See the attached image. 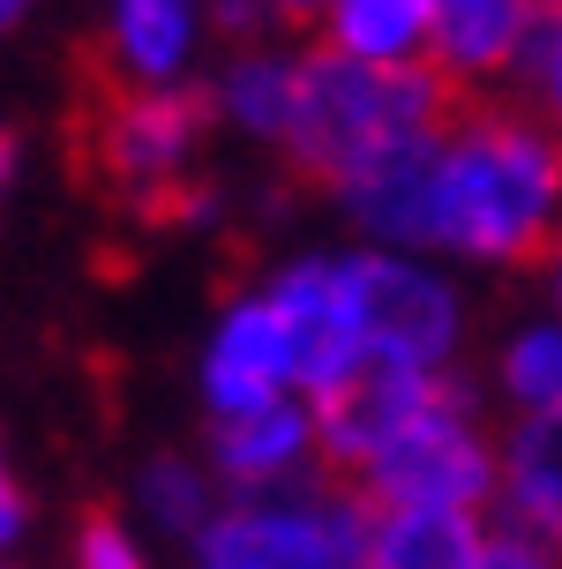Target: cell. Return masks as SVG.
Returning a JSON list of instances; mask_svg holds the SVG:
<instances>
[{
  "label": "cell",
  "instance_id": "cell-18",
  "mask_svg": "<svg viewBox=\"0 0 562 569\" xmlns=\"http://www.w3.org/2000/svg\"><path fill=\"white\" fill-rule=\"evenodd\" d=\"M487 390L510 420H562V322L548 308L517 315L487 352Z\"/></svg>",
  "mask_w": 562,
  "mask_h": 569
},
{
  "label": "cell",
  "instance_id": "cell-5",
  "mask_svg": "<svg viewBox=\"0 0 562 569\" xmlns=\"http://www.w3.org/2000/svg\"><path fill=\"white\" fill-rule=\"evenodd\" d=\"M361 510H443L495 517V427L480 420L473 390H450L421 427H405L391 450L345 480Z\"/></svg>",
  "mask_w": 562,
  "mask_h": 569
},
{
  "label": "cell",
  "instance_id": "cell-3",
  "mask_svg": "<svg viewBox=\"0 0 562 569\" xmlns=\"http://www.w3.org/2000/svg\"><path fill=\"white\" fill-rule=\"evenodd\" d=\"M218 136L203 83L180 90H120L112 83L90 113V166L120 202H136L150 218H196L203 188L196 166Z\"/></svg>",
  "mask_w": 562,
  "mask_h": 569
},
{
  "label": "cell",
  "instance_id": "cell-1",
  "mask_svg": "<svg viewBox=\"0 0 562 569\" xmlns=\"http://www.w3.org/2000/svg\"><path fill=\"white\" fill-rule=\"evenodd\" d=\"M562 240V136L525 98L450 106L435 136L427 256L473 270H540Z\"/></svg>",
  "mask_w": 562,
  "mask_h": 569
},
{
  "label": "cell",
  "instance_id": "cell-4",
  "mask_svg": "<svg viewBox=\"0 0 562 569\" xmlns=\"http://www.w3.org/2000/svg\"><path fill=\"white\" fill-rule=\"evenodd\" d=\"M345 292H353V330L367 360H397L421 375H457L465 352V292L435 256H397V248H337Z\"/></svg>",
  "mask_w": 562,
  "mask_h": 569
},
{
  "label": "cell",
  "instance_id": "cell-15",
  "mask_svg": "<svg viewBox=\"0 0 562 569\" xmlns=\"http://www.w3.org/2000/svg\"><path fill=\"white\" fill-rule=\"evenodd\" d=\"M293 68H300V46H233V60L203 83L210 120L233 128L240 142L278 150L285 142V113H293Z\"/></svg>",
  "mask_w": 562,
  "mask_h": 569
},
{
  "label": "cell",
  "instance_id": "cell-8",
  "mask_svg": "<svg viewBox=\"0 0 562 569\" xmlns=\"http://www.w3.org/2000/svg\"><path fill=\"white\" fill-rule=\"evenodd\" d=\"M196 398H203L210 420L300 398V360H293V338H285V322H278V308H270L263 284H240V292L210 315L203 360H196Z\"/></svg>",
  "mask_w": 562,
  "mask_h": 569
},
{
  "label": "cell",
  "instance_id": "cell-14",
  "mask_svg": "<svg viewBox=\"0 0 562 569\" xmlns=\"http://www.w3.org/2000/svg\"><path fill=\"white\" fill-rule=\"evenodd\" d=\"M495 525L562 547V420H510L495 435Z\"/></svg>",
  "mask_w": 562,
  "mask_h": 569
},
{
  "label": "cell",
  "instance_id": "cell-27",
  "mask_svg": "<svg viewBox=\"0 0 562 569\" xmlns=\"http://www.w3.org/2000/svg\"><path fill=\"white\" fill-rule=\"evenodd\" d=\"M270 8H278V23H323V8H331V0H270Z\"/></svg>",
  "mask_w": 562,
  "mask_h": 569
},
{
  "label": "cell",
  "instance_id": "cell-19",
  "mask_svg": "<svg viewBox=\"0 0 562 569\" xmlns=\"http://www.w3.org/2000/svg\"><path fill=\"white\" fill-rule=\"evenodd\" d=\"M128 502H136V517H128V525H136L142 540H196L203 525H210V517H218V480H210V465H203V457H180V450H166V457H150V465H142L136 472V495H128Z\"/></svg>",
  "mask_w": 562,
  "mask_h": 569
},
{
  "label": "cell",
  "instance_id": "cell-7",
  "mask_svg": "<svg viewBox=\"0 0 562 569\" xmlns=\"http://www.w3.org/2000/svg\"><path fill=\"white\" fill-rule=\"evenodd\" d=\"M450 390H465V382H457V375L397 368V360H361V368H345L323 398H308L315 435H323V472L361 480L367 465L391 450L405 427H421Z\"/></svg>",
  "mask_w": 562,
  "mask_h": 569
},
{
  "label": "cell",
  "instance_id": "cell-28",
  "mask_svg": "<svg viewBox=\"0 0 562 569\" xmlns=\"http://www.w3.org/2000/svg\"><path fill=\"white\" fill-rule=\"evenodd\" d=\"M23 8H30V0H0V30H8V23H23Z\"/></svg>",
  "mask_w": 562,
  "mask_h": 569
},
{
  "label": "cell",
  "instance_id": "cell-22",
  "mask_svg": "<svg viewBox=\"0 0 562 569\" xmlns=\"http://www.w3.org/2000/svg\"><path fill=\"white\" fill-rule=\"evenodd\" d=\"M203 23H210V38H225V46H270L278 8H270V0H203Z\"/></svg>",
  "mask_w": 562,
  "mask_h": 569
},
{
  "label": "cell",
  "instance_id": "cell-11",
  "mask_svg": "<svg viewBox=\"0 0 562 569\" xmlns=\"http://www.w3.org/2000/svg\"><path fill=\"white\" fill-rule=\"evenodd\" d=\"M278 308L293 360H300V398H323L345 368H361V330H353V292H345V256H293L270 278H255Z\"/></svg>",
  "mask_w": 562,
  "mask_h": 569
},
{
  "label": "cell",
  "instance_id": "cell-24",
  "mask_svg": "<svg viewBox=\"0 0 562 569\" xmlns=\"http://www.w3.org/2000/svg\"><path fill=\"white\" fill-rule=\"evenodd\" d=\"M23 532H30V495L16 480V465H8V442H0V562L23 547Z\"/></svg>",
  "mask_w": 562,
  "mask_h": 569
},
{
  "label": "cell",
  "instance_id": "cell-9",
  "mask_svg": "<svg viewBox=\"0 0 562 569\" xmlns=\"http://www.w3.org/2000/svg\"><path fill=\"white\" fill-rule=\"evenodd\" d=\"M540 8L533 0H435L427 23V76L473 106V98H517V76L533 60Z\"/></svg>",
  "mask_w": 562,
  "mask_h": 569
},
{
  "label": "cell",
  "instance_id": "cell-29",
  "mask_svg": "<svg viewBox=\"0 0 562 569\" xmlns=\"http://www.w3.org/2000/svg\"><path fill=\"white\" fill-rule=\"evenodd\" d=\"M533 8H540V23H555V16H562V0H533Z\"/></svg>",
  "mask_w": 562,
  "mask_h": 569
},
{
  "label": "cell",
  "instance_id": "cell-16",
  "mask_svg": "<svg viewBox=\"0 0 562 569\" xmlns=\"http://www.w3.org/2000/svg\"><path fill=\"white\" fill-rule=\"evenodd\" d=\"M427 23L435 0H331L315 46L361 68H427Z\"/></svg>",
  "mask_w": 562,
  "mask_h": 569
},
{
  "label": "cell",
  "instance_id": "cell-6",
  "mask_svg": "<svg viewBox=\"0 0 562 569\" xmlns=\"http://www.w3.org/2000/svg\"><path fill=\"white\" fill-rule=\"evenodd\" d=\"M361 502L345 487H293L218 502V517L188 540V569H361Z\"/></svg>",
  "mask_w": 562,
  "mask_h": 569
},
{
  "label": "cell",
  "instance_id": "cell-2",
  "mask_svg": "<svg viewBox=\"0 0 562 569\" xmlns=\"http://www.w3.org/2000/svg\"><path fill=\"white\" fill-rule=\"evenodd\" d=\"M450 106L457 98L427 68H361V60H337L323 46H300L278 158L293 172L323 180V188H337L345 172L375 166L383 150L435 136L450 120Z\"/></svg>",
  "mask_w": 562,
  "mask_h": 569
},
{
  "label": "cell",
  "instance_id": "cell-13",
  "mask_svg": "<svg viewBox=\"0 0 562 569\" xmlns=\"http://www.w3.org/2000/svg\"><path fill=\"white\" fill-rule=\"evenodd\" d=\"M210 23L203 0H106V76L120 90L196 83Z\"/></svg>",
  "mask_w": 562,
  "mask_h": 569
},
{
  "label": "cell",
  "instance_id": "cell-25",
  "mask_svg": "<svg viewBox=\"0 0 562 569\" xmlns=\"http://www.w3.org/2000/svg\"><path fill=\"white\" fill-rule=\"evenodd\" d=\"M16 180H23V136L0 128V210H8V196H16Z\"/></svg>",
  "mask_w": 562,
  "mask_h": 569
},
{
  "label": "cell",
  "instance_id": "cell-10",
  "mask_svg": "<svg viewBox=\"0 0 562 569\" xmlns=\"http://www.w3.org/2000/svg\"><path fill=\"white\" fill-rule=\"evenodd\" d=\"M203 465H210L225 502L315 487L323 480V435H315L308 398H278V405H255V412H233V420H210Z\"/></svg>",
  "mask_w": 562,
  "mask_h": 569
},
{
  "label": "cell",
  "instance_id": "cell-23",
  "mask_svg": "<svg viewBox=\"0 0 562 569\" xmlns=\"http://www.w3.org/2000/svg\"><path fill=\"white\" fill-rule=\"evenodd\" d=\"M480 569H562V547L533 540V532H510L487 517V547H480Z\"/></svg>",
  "mask_w": 562,
  "mask_h": 569
},
{
  "label": "cell",
  "instance_id": "cell-12",
  "mask_svg": "<svg viewBox=\"0 0 562 569\" xmlns=\"http://www.w3.org/2000/svg\"><path fill=\"white\" fill-rule=\"evenodd\" d=\"M443 136V128H435ZM435 136L383 150L375 166L345 172L331 202L353 226V248H397V256H427V210H435Z\"/></svg>",
  "mask_w": 562,
  "mask_h": 569
},
{
  "label": "cell",
  "instance_id": "cell-26",
  "mask_svg": "<svg viewBox=\"0 0 562 569\" xmlns=\"http://www.w3.org/2000/svg\"><path fill=\"white\" fill-rule=\"evenodd\" d=\"M540 300H548V315L562 322V240L548 248V256H540Z\"/></svg>",
  "mask_w": 562,
  "mask_h": 569
},
{
  "label": "cell",
  "instance_id": "cell-20",
  "mask_svg": "<svg viewBox=\"0 0 562 569\" xmlns=\"http://www.w3.org/2000/svg\"><path fill=\"white\" fill-rule=\"evenodd\" d=\"M68 562H76V569H158V547L142 540L128 517L98 510V517L76 525V555H68Z\"/></svg>",
  "mask_w": 562,
  "mask_h": 569
},
{
  "label": "cell",
  "instance_id": "cell-17",
  "mask_svg": "<svg viewBox=\"0 0 562 569\" xmlns=\"http://www.w3.org/2000/svg\"><path fill=\"white\" fill-rule=\"evenodd\" d=\"M487 517L443 510H367L361 517V569H480Z\"/></svg>",
  "mask_w": 562,
  "mask_h": 569
},
{
  "label": "cell",
  "instance_id": "cell-21",
  "mask_svg": "<svg viewBox=\"0 0 562 569\" xmlns=\"http://www.w3.org/2000/svg\"><path fill=\"white\" fill-rule=\"evenodd\" d=\"M517 98H525V106L562 136V16H555V23H540L533 60H525V76H517Z\"/></svg>",
  "mask_w": 562,
  "mask_h": 569
}]
</instances>
